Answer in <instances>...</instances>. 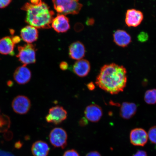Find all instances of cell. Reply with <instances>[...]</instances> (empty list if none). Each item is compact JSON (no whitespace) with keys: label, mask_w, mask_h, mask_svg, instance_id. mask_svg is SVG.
<instances>
[{"label":"cell","mask_w":156,"mask_h":156,"mask_svg":"<svg viewBox=\"0 0 156 156\" xmlns=\"http://www.w3.org/2000/svg\"><path fill=\"white\" fill-rule=\"evenodd\" d=\"M127 81L126 68L112 63L105 64L101 68L95 83L103 90L114 95L123 91Z\"/></svg>","instance_id":"1"},{"label":"cell","mask_w":156,"mask_h":156,"mask_svg":"<svg viewBox=\"0 0 156 156\" xmlns=\"http://www.w3.org/2000/svg\"><path fill=\"white\" fill-rule=\"evenodd\" d=\"M21 9L27 12L25 22L31 26L38 29L51 28L54 13L44 2L41 1L36 4L27 3Z\"/></svg>","instance_id":"2"},{"label":"cell","mask_w":156,"mask_h":156,"mask_svg":"<svg viewBox=\"0 0 156 156\" xmlns=\"http://www.w3.org/2000/svg\"><path fill=\"white\" fill-rule=\"evenodd\" d=\"M79 0H52L54 9L63 15H76L81 11L83 5Z\"/></svg>","instance_id":"3"},{"label":"cell","mask_w":156,"mask_h":156,"mask_svg":"<svg viewBox=\"0 0 156 156\" xmlns=\"http://www.w3.org/2000/svg\"><path fill=\"white\" fill-rule=\"evenodd\" d=\"M18 50V53L16 57L23 65L27 66L36 63V49L34 45L28 44L19 46Z\"/></svg>","instance_id":"4"},{"label":"cell","mask_w":156,"mask_h":156,"mask_svg":"<svg viewBox=\"0 0 156 156\" xmlns=\"http://www.w3.org/2000/svg\"><path fill=\"white\" fill-rule=\"evenodd\" d=\"M67 132L61 128L53 129L49 134L50 143L56 147L64 149L67 145Z\"/></svg>","instance_id":"5"},{"label":"cell","mask_w":156,"mask_h":156,"mask_svg":"<svg viewBox=\"0 0 156 156\" xmlns=\"http://www.w3.org/2000/svg\"><path fill=\"white\" fill-rule=\"evenodd\" d=\"M67 112L63 107L56 106L52 107L49 110L48 114L46 117V121L58 125L66 119Z\"/></svg>","instance_id":"6"},{"label":"cell","mask_w":156,"mask_h":156,"mask_svg":"<svg viewBox=\"0 0 156 156\" xmlns=\"http://www.w3.org/2000/svg\"><path fill=\"white\" fill-rule=\"evenodd\" d=\"M12 106L15 113L24 115L27 114L30 110L31 103L28 97L24 95H20L13 99Z\"/></svg>","instance_id":"7"},{"label":"cell","mask_w":156,"mask_h":156,"mask_svg":"<svg viewBox=\"0 0 156 156\" xmlns=\"http://www.w3.org/2000/svg\"><path fill=\"white\" fill-rule=\"evenodd\" d=\"M144 18V14L141 11L135 9H128L126 13V24L129 27H136L141 24Z\"/></svg>","instance_id":"8"},{"label":"cell","mask_w":156,"mask_h":156,"mask_svg":"<svg viewBox=\"0 0 156 156\" xmlns=\"http://www.w3.org/2000/svg\"><path fill=\"white\" fill-rule=\"evenodd\" d=\"M148 139L147 133L143 129L135 128L130 132V141L134 146H144L147 143Z\"/></svg>","instance_id":"9"},{"label":"cell","mask_w":156,"mask_h":156,"mask_svg":"<svg viewBox=\"0 0 156 156\" xmlns=\"http://www.w3.org/2000/svg\"><path fill=\"white\" fill-rule=\"evenodd\" d=\"M32 77V73L30 70L23 65L17 67L13 74V78L16 82L20 85L28 83Z\"/></svg>","instance_id":"10"},{"label":"cell","mask_w":156,"mask_h":156,"mask_svg":"<svg viewBox=\"0 0 156 156\" xmlns=\"http://www.w3.org/2000/svg\"><path fill=\"white\" fill-rule=\"evenodd\" d=\"M51 26L58 33L67 32L70 28L69 19L65 15L58 14L52 20Z\"/></svg>","instance_id":"11"},{"label":"cell","mask_w":156,"mask_h":156,"mask_svg":"<svg viewBox=\"0 0 156 156\" xmlns=\"http://www.w3.org/2000/svg\"><path fill=\"white\" fill-rule=\"evenodd\" d=\"M86 118L91 122H96L100 120L103 115L102 108L98 105L93 104L87 106L84 112Z\"/></svg>","instance_id":"12"},{"label":"cell","mask_w":156,"mask_h":156,"mask_svg":"<svg viewBox=\"0 0 156 156\" xmlns=\"http://www.w3.org/2000/svg\"><path fill=\"white\" fill-rule=\"evenodd\" d=\"M113 40L117 46L124 48L131 43L132 38L126 31L118 29L113 34Z\"/></svg>","instance_id":"13"},{"label":"cell","mask_w":156,"mask_h":156,"mask_svg":"<svg viewBox=\"0 0 156 156\" xmlns=\"http://www.w3.org/2000/svg\"><path fill=\"white\" fill-rule=\"evenodd\" d=\"M91 69L90 64L86 59H81L76 62L73 66L74 73L80 77H83L88 75Z\"/></svg>","instance_id":"14"},{"label":"cell","mask_w":156,"mask_h":156,"mask_svg":"<svg viewBox=\"0 0 156 156\" xmlns=\"http://www.w3.org/2000/svg\"><path fill=\"white\" fill-rule=\"evenodd\" d=\"M20 36L24 41L28 44H31L37 40L38 32L35 27L29 25L21 29Z\"/></svg>","instance_id":"15"},{"label":"cell","mask_w":156,"mask_h":156,"mask_svg":"<svg viewBox=\"0 0 156 156\" xmlns=\"http://www.w3.org/2000/svg\"><path fill=\"white\" fill-rule=\"evenodd\" d=\"M85 52V46L80 42H74L69 47V57L74 60L81 59L84 57Z\"/></svg>","instance_id":"16"},{"label":"cell","mask_w":156,"mask_h":156,"mask_svg":"<svg viewBox=\"0 0 156 156\" xmlns=\"http://www.w3.org/2000/svg\"><path fill=\"white\" fill-rule=\"evenodd\" d=\"M136 111L137 106L135 103L124 102L120 107V116L124 119H129L135 115Z\"/></svg>","instance_id":"17"},{"label":"cell","mask_w":156,"mask_h":156,"mask_svg":"<svg viewBox=\"0 0 156 156\" xmlns=\"http://www.w3.org/2000/svg\"><path fill=\"white\" fill-rule=\"evenodd\" d=\"M12 37H5L0 40V54L14 55L15 44Z\"/></svg>","instance_id":"18"},{"label":"cell","mask_w":156,"mask_h":156,"mask_svg":"<svg viewBox=\"0 0 156 156\" xmlns=\"http://www.w3.org/2000/svg\"><path fill=\"white\" fill-rule=\"evenodd\" d=\"M50 148L46 142L38 141L33 144L32 152L34 156H48Z\"/></svg>","instance_id":"19"},{"label":"cell","mask_w":156,"mask_h":156,"mask_svg":"<svg viewBox=\"0 0 156 156\" xmlns=\"http://www.w3.org/2000/svg\"><path fill=\"white\" fill-rule=\"evenodd\" d=\"M144 100L147 104H156V89H150L146 91Z\"/></svg>","instance_id":"20"},{"label":"cell","mask_w":156,"mask_h":156,"mask_svg":"<svg viewBox=\"0 0 156 156\" xmlns=\"http://www.w3.org/2000/svg\"><path fill=\"white\" fill-rule=\"evenodd\" d=\"M10 123L9 117L5 115H0V132H3L7 129L9 127Z\"/></svg>","instance_id":"21"},{"label":"cell","mask_w":156,"mask_h":156,"mask_svg":"<svg viewBox=\"0 0 156 156\" xmlns=\"http://www.w3.org/2000/svg\"><path fill=\"white\" fill-rule=\"evenodd\" d=\"M147 134L150 141L152 143L156 144V126L150 128Z\"/></svg>","instance_id":"22"},{"label":"cell","mask_w":156,"mask_h":156,"mask_svg":"<svg viewBox=\"0 0 156 156\" xmlns=\"http://www.w3.org/2000/svg\"><path fill=\"white\" fill-rule=\"evenodd\" d=\"M148 35L147 33L142 32L138 34V40L141 42H145L148 40Z\"/></svg>","instance_id":"23"},{"label":"cell","mask_w":156,"mask_h":156,"mask_svg":"<svg viewBox=\"0 0 156 156\" xmlns=\"http://www.w3.org/2000/svg\"><path fill=\"white\" fill-rule=\"evenodd\" d=\"M63 156H80L78 152L75 150H68L64 153Z\"/></svg>","instance_id":"24"},{"label":"cell","mask_w":156,"mask_h":156,"mask_svg":"<svg viewBox=\"0 0 156 156\" xmlns=\"http://www.w3.org/2000/svg\"><path fill=\"white\" fill-rule=\"evenodd\" d=\"M12 0H0V9L5 8L8 6Z\"/></svg>","instance_id":"25"},{"label":"cell","mask_w":156,"mask_h":156,"mask_svg":"<svg viewBox=\"0 0 156 156\" xmlns=\"http://www.w3.org/2000/svg\"><path fill=\"white\" fill-rule=\"evenodd\" d=\"M60 69L63 71H66L67 70L69 66L67 62H62L60 63L59 65Z\"/></svg>","instance_id":"26"},{"label":"cell","mask_w":156,"mask_h":156,"mask_svg":"<svg viewBox=\"0 0 156 156\" xmlns=\"http://www.w3.org/2000/svg\"><path fill=\"white\" fill-rule=\"evenodd\" d=\"M132 156H147V155L146 151H138Z\"/></svg>","instance_id":"27"},{"label":"cell","mask_w":156,"mask_h":156,"mask_svg":"<svg viewBox=\"0 0 156 156\" xmlns=\"http://www.w3.org/2000/svg\"><path fill=\"white\" fill-rule=\"evenodd\" d=\"M79 124L81 126H86L88 123L87 120L86 118H83L79 121Z\"/></svg>","instance_id":"28"},{"label":"cell","mask_w":156,"mask_h":156,"mask_svg":"<svg viewBox=\"0 0 156 156\" xmlns=\"http://www.w3.org/2000/svg\"><path fill=\"white\" fill-rule=\"evenodd\" d=\"M86 156H101L100 154L97 151H92L87 153Z\"/></svg>","instance_id":"29"},{"label":"cell","mask_w":156,"mask_h":156,"mask_svg":"<svg viewBox=\"0 0 156 156\" xmlns=\"http://www.w3.org/2000/svg\"><path fill=\"white\" fill-rule=\"evenodd\" d=\"M87 88L91 91L94 90L95 88V86L93 82L88 83L87 85Z\"/></svg>","instance_id":"30"}]
</instances>
